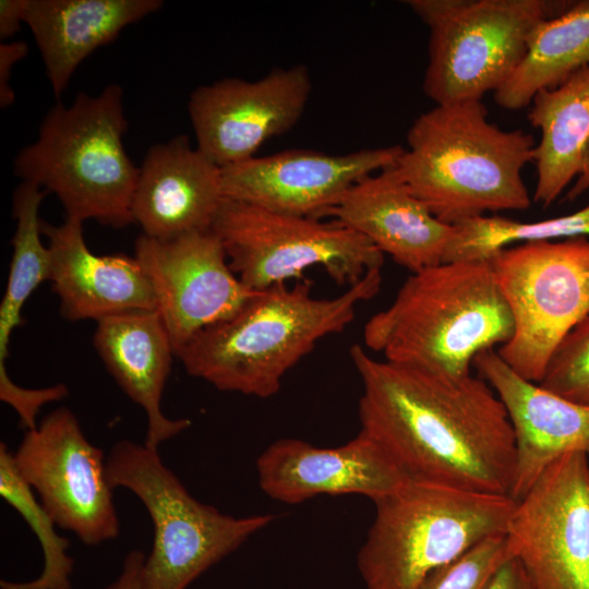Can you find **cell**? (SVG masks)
<instances>
[{
	"label": "cell",
	"mask_w": 589,
	"mask_h": 589,
	"mask_svg": "<svg viewBox=\"0 0 589 589\" xmlns=\"http://www.w3.org/2000/svg\"><path fill=\"white\" fill-rule=\"evenodd\" d=\"M26 0L0 1V39L3 41L12 37L24 22Z\"/></svg>",
	"instance_id": "cell-34"
},
{
	"label": "cell",
	"mask_w": 589,
	"mask_h": 589,
	"mask_svg": "<svg viewBox=\"0 0 589 589\" xmlns=\"http://www.w3.org/2000/svg\"><path fill=\"white\" fill-rule=\"evenodd\" d=\"M221 168L184 135L147 152L132 200L143 235L170 239L212 228L224 201Z\"/></svg>",
	"instance_id": "cell-18"
},
{
	"label": "cell",
	"mask_w": 589,
	"mask_h": 589,
	"mask_svg": "<svg viewBox=\"0 0 589 589\" xmlns=\"http://www.w3.org/2000/svg\"><path fill=\"white\" fill-rule=\"evenodd\" d=\"M256 471L262 491L287 504L322 494H359L376 502L410 480L361 430L351 441L330 448L298 438L278 440L260 455Z\"/></svg>",
	"instance_id": "cell-16"
},
{
	"label": "cell",
	"mask_w": 589,
	"mask_h": 589,
	"mask_svg": "<svg viewBox=\"0 0 589 589\" xmlns=\"http://www.w3.org/2000/svg\"><path fill=\"white\" fill-rule=\"evenodd\" d=\"M229 265L250 289L263 291L322 267L348 287L382 268L384 253L340 221L279 213L224 199L212 225Z\"/></svg>",
	"instance_id": "cell-10"
},
{
	"label": "cell",
	"mask_w": 589,
	"mask_h": 589,
	"mask_svg": "<svg viewBox=\"0 0 589 589\" xmlns=\"http://www.w3.org/2000/svg\"><path fill=\"white\" fill-rule=\"evenodd\" d=\"M326 215L364 236L411 273L444 263L454 235V226L438 220L394 166L356 183Z\"/></svg>",
	"instance_id": "cell-20"
},
{
	"label": "cell",
	"mask_w": 589,
	"mask_h": 589,
	"mask_svg": "<svg viewBox=\"0 0 589 589\" xmlns=\"http://www.w3.org/2000/svg\"><path fill=\"white\" fill-rule=\"evenodd\" d=\"M534 589H589V456L566 454L516 501L505 532Z\"/></svg>",
	"instance_id": "cell-11"
},
{
	"label": "cell",
	"mask_w": 589,
	"mask_h": 589,
	"mask_svg": "<svg viewBox=\"0 0 589 589\" xmlns=\"http://www.w3.org/2000/svg\"><path fill=\"white\" fill-rule=\"evenodd\" d=\"M27 48L24 41L1 43L0 45V106L2 109L11 106L15 100L14 92L10 86L12 68L26 56Z\"/></svg>",
	"instance_id": "cell-31"
},
{
	"label": "cell",
	"mask_w": 589,
	"mask_h": 589,
	"mask_svg": "<svg viewBox=\"0 0 589 589\" xmlns=\"http://www.w3.org/2000/svg\"><path fill=\"white\" fill-rule=\"evenodd\" d=\"M106 473L112 489H127L143 503L153 524L142 589H187L276 519L274 514L233 517L197 501L163 462L158 449L145 443H116Z\"/></svg>",
	"instance_id": "cell-7"
},
{
	"label": "cell",
	"mask_w": 589,
	"mask_h": 589,
	"mask_svg": "<svg viewBox=\"0 0 589 589\" xmlns=\"http://www.w3.org/2000/svg\"><path fill=\"white\" fill-rule=\"evenodd\" d=\"M574 237H589V204L572 214L530 223L501 215L480 216L454 226L444 263L489 262L512 244Z\"/></svg>",
	"instance_id": "cell-26"
},
{
	"label": "cell",
	"mask_w": 589,
	"mask_h": 589,
	"mask_svg": "<svg viewBox=\"0 0 589 589\" xmlns=\"http://www.w3.org/2000/svg\"><path fill=\"white\" fill-rule=\"evenodd\" d=\"M361 431L413 481L508 495L516 467L506 409L480 376H449L377 360L359 344Z\"/></svg>",
	"instance_id": "cell-1"
},
{
	"label": "cell",
	"mask_w": 589,
	"mask_h": 589,
	"mask_svg": "<svg viewBox=\"0 0 589 589\" xmlns=\"http://www.w3.org/2000/svg\"><path fill=\"white\" fill-rule=\"evenodd\" d=\"M530 106L527 118L540 131L532 201L550 206L569 185L566 200L574 201L589 190V65L539 92Z\"/></svg>",
	"instance_id": "cell-22"
},
{
	"label": "cell",
	"mask_w": 589,
	"mask_h": 589,
	"mask_svg": "<svg viewBox=\"0 0 589 589\" xmlns=\"http://www.w3.org/2000/svg\"><path fill=\"white\" fill-rule=\"evenodd\" d=\"M46 191L24 182L13 193L16 229L12 238V260L0 303V351L9 352L13 330L22 324V310L44 281L50 280V252L41 239L39 208Z\"/></svg>",
	"instance_id": "cell-25"
},
{
	"label": "cell",
	"mask_w": 589,
	"mask_h": 589,
	"mask_svg": "<svg viewBox=\"0 0 589 589\" xmlns=\"http://www.w3.org/2000/svg\"><path fill=\"white\" fill-rule=\"evenodd\" d=\"M68 395L69 389L64 384L44 388H26L14 383L8 370L0 371V399L15 410L20 425L26 431L38 425L37 414L43 406L59 401Z\"/></svg>",
	"instance_id": "cell-30"
},
{
	"label": "cell",
	"mask_w": 589,
	"mask_h": 589,
	"mask_svg": "<svg viewBox=\"0 0 589 589\" xmlns=\"http://www.w3.org/2000/svg\"><path fill=\"white\" fill-rule=\"evenodd\" d=\"M161 5L160 0H26L24 23L35 38L55 96L63 93L94 50Z\"/></svg>",
	"instance_id": "cell-23"
},
{
	"label": "cell",
	"mask_w": 589,
	"mask_h": 589,
	"mask_svg": "<svg viewBox=\"0 0 589 589\" xmlns=\"http://www.w3.org/2000/svg\"><path fill=\"white\" fill-rule=\"evenodd\" d=\"M401 145L327 154L289 149L221 168L225 199L320 218L359 181L395 166Z\"/></svg>",
	"instance_id": "cell-15"
},
{
	"label": "cell",
	"mask_w": 589,
	"mask_h": 589,
	"mask_svg": "<svg viewBox=\"0 0 589 589\" xmlns=\"http://www.w3.org/2000/svg\"><path fill=\"white\" fill-rule=\"evenodd\" d=\"M127 129L119 85L97 96L81 92L48 111L37 140L17 154L15 173L53 193L67 218L125 227L140 172L123 146Z\"/></svg>",
	"instance_id": "cell-5"
},
{
	"label": "cell",
	"mask_w": 589,
	"mask_h": 589,
	"mask_svg": "<svg viewBox=\"0 0 589 589\" xmlns=\"http://www.w3.org/2000/svg\"><path fill=\"white\" fill-rule=\"evenodd\" d=\"M374 504L357 557L366 589H418L478 542L505 534L516 501L409 480Z\"/></svg>",
	"instance_id": "cell-6"
},
{
	"label": "cell",
	"mask_w": 589,
	"mask_h": 589,
	"mask_svg": "<svg viewBox=\"0 0 589 589\" xmlns=\"http://www.w3.org/2000/svg\"><path fill=\"white\" fill-rule=\"evenodd\" d=\"M538 384L570 400L589 405V314L556 348Z\"/></svg>",
	"instance_id": "cell-29"
},
{
	"label": "cell",
	"mask_w": 589,
	"mask_h": 589,
	"mask_svg": "<svg viewBox=\"0 0 589 589\" xmlns=\"http://www.w3.org/2000/svg\"><path fill=\"white\" fill-rule=\"evenodd\" d=\"M13 457L58 527L86 545L119 536L104 453L87 440L69 408L51 411L26 431Z\"/></svg>",
	"instance_id": "cell-12"
},
{
	"label": "cell",
	"mask_w": 589,
	"mask_h": 589,
	"mask_svg": "<svg viewBox=\"0 0 589 589\" xmlns=\"http://www.w3.org/2000/svg\"><path fill=\"white\" fill-rule=\"evenodd\" d=\"M134 257L152 285L175 356L197 333L232 317L261 292L233 273L212 228L170 239L142 235Z\"/></svg>",
	"instance_id": "cell-13"
},
{
	"label": "cell",
	"mask_w": 589,
	"mask_h": 589,
	"mask_svg": "<svg viewBox=\"0 0 589 589\" xmlns=\"http://www.w3.org/2000/svg\"><path fill=\"white\" fill-rule=\"evenodd\" d=\"M587 65L589 1L585 0L536 28L522 60L494 92V100L508 110L528 107L539 92L558 86Z\"/></svg>",
	"instance_id": "cell-24"
},
{
	"label": "cell",
	"mask_w": 589,
	"mask_h": 589,
	"mask_svg": "<svg viewBox=\"0 0 589 589\" xmlns=\"http://www.w3.org/2000/svg\"><path fill=\"white\" fill-rule=\"evenodd\" d=\"M489 262L514 325L496 351L540 383L556 348L589 314V237L512 245Z\"/></svg>",
	"instance_id": "cell-9"
},
{
	"label": "cell",
	"mask_w": 589,
	"mask_h": 589,
	"mask_svg": "<svg viewBox=\"0 0 589 589\" xmlns=\"http://www.w3.org/2000/svg\"><path fill=\"white\" fill-rule=\"evenodd\" d=\"M94 347L123 393L145 412V444L158 446L191 425L189 419H170L161 399L175 356L157 310H133L97 322Z\"/></svg>",
	"instance_id": "cell-21"
},
{
	"label": "cell",
	"mask_w": 589,
	"mask_h": 589,
	"mask_svg": "<svg viewBox=\"0 0 589 589\" xmlns=\"http://www.w3.org/2000/svg\"><path fill=\"white\" fill-rule=\"evenodd\" d=\"M311 92L304 64L275 68L255 81L229 77L202 85L188 104L196 147L220 168L250 159L297 124Z\"/></svg>",
	"instance_id": "cell-14"
},
{
	"label": "cell",
	"mask_w": 589,
	"mask_h": 589,
	"mask_svg": "<svg viewBox=\"0 0 589 589\" xmlns=\"http://www.w3.org/2000/svg\"><path fill=\"white\" fill-rule=\"evenodd\" d=\"M513 329L490 262H446L412 273L365 323L363 341L386 361L465 376L478 353L508 341Z\"/></svg>",
	"instance_id": "cell-4"
},
{
	"label": "cell",
	"mask_w": 589,
	"mask_h": 589,
	"mask_svg": "<svg viewBox=\"0 0 589 589\" xmlns=\"http://www.w3.org/2000/svg\"><path fill=\"white\" fill-rule=\"evenodd\" d=\"M473 366L504 405L514 430L512 498L519 500L557 458L570 453L589 456V405L521 377L495 348L478 353Z\"/></svg>",
	"instance_id": "cell-17"
},
{
	"label": "cell",
	"mask_w": 589,
	"mask_h": 589,
	"mask_svg": "<svg viewBox=\"0 0 589 589\" xmlns=\"http://www.w3.org/2000/svg\"><path fill=\"white\" fill-rule=\"evenodd\" d=\"M48 239L50 281L68 321L96 322L133 310H157L152 285L139 261L122 254L96 255L87 248L83 223L41 221Z\"/></svg>",
	"instance_id": "cell-19"
},
{
	"label": "cell",
	"mask_w": 589,
	"mask_h": 589,
	"mask_svg": "<svg viewBox=\"0 0 589 589\" xmlns=\"http://www.w3.org/2000/svg\"><path fill=\"white\" fill-rule=\"evenodd\" d=\"M146 555L130 551L123 560L119 576L106 589H142V569Z\"/></svg>",
	"instance_id": "cell-32"
},
{
	"label": "cell",
	"mask_w": 589,
	"mask_h": 589,
	"mask_svg": "<svg viewBox=\"0 0 589 589\" xmlns=\"http://www.w3.org/2000/svg\"><path fill=\"white\" fill-rule=\"evenodd\" d=\"M381 268L345 292L316 298L311 284L261 291L232 317L197 333L176 354L187 373L218 390L268 398L285 374L326 336L342 332L381 288Z\"/></svg>",
	"instance_id": "cell-3"
},
{
	"label": "cell",
	"mask_w": 589,
	"mask_h": 589,
	"mask_svg": "<svg viewBox=\"0 0 589 589\" xmlns=\"http://www.w3.org/2000/svg\"><path fill=\"white\" fill-rule=\"evenodd\" d=\"M567 0H409L430 31L423 92L435 105L482 99L522 60L536 28Z\"/></svg>",
	"instance_id": "cell-8"
},
{
	"label": "cell",
	"mask_w": 589,
	"mask_h": 589,
	"mask_svg": "<svg viewBox=\"0 0 589 589\" xmlns=\"http://www.w3.org/2000/svg\"><path fill=\"white\" fill-rule=\"evenodd\" d=\"M489 589H534L520 563L508 557L497 569Z\"/></svg>",
	"instance_id": "cell-33"
},
{
	"label": "cell",
	"mask_w": 589,
	"mask_h": 589,
	"mask_svg": "<svg viewBox=\"0 0 589 589\" xmlns=\"http://www.w3.org/2000/svg\"><path fill=\"white\" fill-rule=\"evenodd\" d=\"M406 139L394 168L438 220L455 226L531 205L521 172L533 163L536 140L490 122L481 99L435 105Z\"/></svg>",
	"instance_id": "cell-2"
},
{
	"label": "cell",
	"mask_w": 589,
	"mask_h": 589,
	"mask_svg": "<svg viewBox=\"0 0 589 589\" xmlns=\"http://www.w3.org/2000/svg\"><path fill=\"white\" fill-rule=\"evenodd\" d=\"M33 491L19 472L13 453L1 443L0 495L33 529L43 550L44 567L31 581L1 580L0 589H71L74 561L68 553L70 542L57 532L56 521Z\"/></svg>",
	"instance_id": "cell-27"
},
{
	"label": "cell",
	"mask_w": 589,
	"mask_h": 589,
	"mask_svg": "<svg viewBox=\"0 0 589 589\" xmlns=\"http://www.w3.org/2000/svg\"><path fill=\"white\" fill-rule=\"evenodd\" d=\"M507 558L505 534L488 537L433 570L418 589H489Z\"/></svg>",
	"instance_id": "cell-28"
}]
</instances>
